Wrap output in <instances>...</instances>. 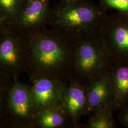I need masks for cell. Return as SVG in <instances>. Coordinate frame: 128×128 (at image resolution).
Wrapping results in <instances>:
<instances>
[{
  "instance_id": "cell-10",
  "label": "cell",
  "mask_w": 128,
  "mask_h": 128,
  "mask_svg": "<svg viewBox=\"0 0 128 128\" xmlns=\"http://www.w3.org/2000/svg\"><path fill=\"white\" fill-rule=\"evenodd\" d=\"M114 94V110L128 105V60H111L108 69Z\"/></svg>"
},
{
  "instance_id": "cell-12",
  "label": "cell",
  "mask_w": 128,
  "mask_h": 128,
  "mask_svg": "<svg viewBox=\"0 0 128 128\" xmlns=\"http://www.w3.org/2000/svg\"><path fill=\"white\" fill-rule=\"evenodd\" d=\"M33 128H74L63 107L46 110L37 115L33 119Z\"/></svg>"
},
{
  "instance_id": "cell-18",
  "label": "cell",
  "mask_w": 128,
  "mask_h": 128,
  "mask_svg": "<svg viewBox=\"0 0 128 128\" xmlns=\"http://www.w3.org/2000/svg\"><path fill=\"white\" fill-rule=\"evenodd\" d=\"M8 25V24L0 17V30H2V28H4L5 27H6Z\"/></svg>"
},
{
  "instance_id": "cell-8",
  "label": "cell",
  "mask_w": 128,
  "mask_h": 128,
  "mask_svg": "<svg viewBox=\"0 0 128 128\" xmlns=\"http://www.w3.org/2000/svg\"><path fill=\"white\" fill-rule=\"evenodd\" d=\"M50 10V0H25L13 24L26 34L48 27Z\"/></svg>"
},
{
  "instance_id": "cell-1",
  "label": "cell",
  "mask_w": 128,
  "mask_h": 128,
  "mask_svg": "<svg viewBox=\"0 0 128 128\" xmlns=\"http://www.w3.org/2000/svg\"><path fill=\"white\" fill-rule=\"evenodd\" d=\"M30 80L45 78L68 81L71 76L74 43L49 28L27 34Z\"/></svg>"
},
{
  "instance_id": "cell-2",
  "label": "cell",
  "mask_w": 128,
  "mask_h": 128,
  "mask_svg": "<svg viewBox=\"0 0 128 128\" xmlns=\"http://www.w3.org/2000/svg\"><path fill=\"white\" fill-rule=\"evenodd\" d=\"M103 8L82 0H63L50 8L48 27L73 43L101 35L107 16Z\"/></svg>"
},
{
  "instance_id": "cell-4",
  "label": "cell",
  "mask_w": 128,
  "mask_h": 128,
  "mask_svg": "<svg viewBox=\"0 0 128 128\" xmlns=\"http://www.w3.org/2000/svg\"><path fill=\"white\" fill-rule=\"evenodd\" d=\"M29 52L27 35L13 24L0 30V73L18 79L27 71Z\"/></svg>"
},
{
  "instance_id": "cell-15",
  "label": "cell",
  "mask_w": 128,
  "mask_h": 128,
  "mask_svg": "<svg viewBox=\"0 0 128 128\" xmlns=\"http://www.w3.org/2000/svg\"><path fill=\"white\" fill-rule=\"evenodd\" d=\"M25 0H0V17L8 24H14Z\"/></svg>"
},
{
  "instance_id": "cell-13",
  "label": "cell",
  "mask_w": 128,
  "mask_h": 128,
  "mask_svg": "<svg viewBox=\"0 0 128 128\" xmlns=\"http://www.w3.org/2000/svg\"><path fill=\"white\" fill-rule=\"evenodd\" d=\"M14 80L0 73V128H10V92Z\"/></svg>"
},
{
  "instance_id": "cell-5",
  "label": "cell",
  "mask_w": 128,
  "mask_h": 128,
  "mask_svg": "<svg viewBox=\"0 0 128 128\" xmlns=\"http://www.w3.org/2000/svg\"><path fill=\"white\" fill-rule=\"evenodd\" d=\"M30 81L33 119L44 110L63 107L66 82L45 78H38Z\"/></svg>"
},
{
  "instance_id": "cell-6",
  "label": "cell",
  "mask_w": 128,
  "mask_h": 128,
  "mask_svg": "<svg viewBox=\"0 0 128 128\" xmlns=\"http://www.w3.org/2000/svg\"><path fill=\"white\" fill-rule=\"evenodd\" d=\"M10 128H33L32 86L15 79L9 98Z\"/></svg>"
},
{
  "instance_id": "cell-9",
  "label": "cell",
  "mask_w": 128,
  "mask_h": 128,
  "mask_svg": "<svg viewBox=\"0 0 128 128\" xmlns=\"http://www.w3.org/2000/svg\"><path fill=\"white\" fill-rule=\"evenodd\" d=\"M64 94L63 108L68 115L74 128H80L82 116L88 115L87 87L72 79Z\"/></svg>"
},
{
  "instance_id": "cell-16",
  "label": "cell",
  "mask_w": 128,
  "mask_h": 128,
  "mask_svg": "<svg viewBox=\"0 0 128 128\" xmlns=\"http://www.w3.org/2000/svg\"><path fill=\"white\" fill-rule=\"evenodd\" d=\"M102 2L104 7L128 12V0H102Z\"/></svg>"
},
{
  "instance_id": "cell-11",
  "label": "cell",
  "mask_w": 128,
  "mask_h": 128,
  "mask_svg": "<svg viewBox=\"0 0 128 128\" xmlns=\"http://www.w3.org/2000/svg\"><path fill=\"white\" fill-rule=\"evenodd\" d=\"M87 100L88 116L102 107H114V94L108 70L96 78L87 87Z\"/></svg>"
},
{
  "instance_id": "cell-14",
  "label": "cell",
  "mask_w": 128,
  "mask_h": 128,
  "mask_svg": "<svg viewBox=\"0 0 128 128\" xmlns=\"http://www.w3.org/2000/svg\"><path fill=\"white\" fill-rule=\"evenodd\" d=\"M112 106H106L96 110L89 115L86 123L81 124L82 128H115L117 124L113 116Z\"/></svg>"
},
{
  "instance_id": "cell-17",
  "label": "cell",
  "mask_w": 128,
  "mask_h": 128,
  "mask_svg": "<svg viewBox=\"0 0 128 128\" xmlns=\"http://www.w3.org/2000/svg\"><path fill=\"white\" fill-rule=\"evenodd\" d=\"M117 120L121 125L128 128V105L119 111Z\"/></svg>"
},
{
  "instance_id": "cell-3",
  "label": "cell",
  "mask_w": 128,
  "mask_h": 128,
  "mask_svg": "<svg viewBox=\"0 0 128 128\" xmlns=\"http://www.w3.org/2000/svg\"><path fill=\"white\" fill-rule=\"evenodd\" d=\"M110 60L101 35L74 43L70 79L88 87L107 71Z\"/></svg>"
},
{
  "instance_id": "cell-7",
  "label": "cell",
  "mask_w": 128,
  "mask_h": 128,
  "mask_svg": "<svg viewBox=\"0 0 128 128\" xmlns=\"http://www.w3.org/2000/svg\"><path fill=\"white\" fill-rule=\"evenodd\" d=\"M101 36L110 60H128V20L107 16Z\"/></svg>"
},
{
  "instance_id": "cell-19",
  "label": "cell",
  "mask_w": 128,
  "mask_h": 128,
  "mask_svg": "<svg viewBox=\"0 0 128 128\" xmlns=\"http://www.w3.org/2000/svg\"></svg>"
}]
</instances>
